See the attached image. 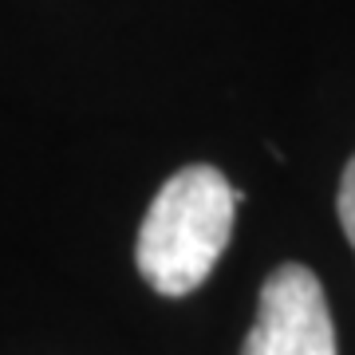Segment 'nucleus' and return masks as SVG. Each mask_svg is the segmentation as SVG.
Here are the masks:
<instances>
[{
	"instance_id": "f257e3e1",
	"label": "nucleus",
	"mask_w": 355,
	"mask_h": 355,
	"mask_svg": "<svg viewBox=\"0 0 355 355\" xmlns=\"http://www.w3.org/2000/svg\"><path fill=\"white\" fill-rule=\"evenodd\" d=\"M237 190L217 166L193 162L166 178L142 217L135 261L162 296L202 288L233 237Z\"/></svg>"
},
{
	"instance_id": "f03ea898",
	"label": "nucleus",
	"mask_w": 355,
	"mask_h": 355,
	"mask_svg": "<svg viewBox=\"0 0 355 355\" xmlns=\"http://www.w3.org/2000/svg\"><path fill=\"white\" fill-rule=\"evenodd\" d=\"M241 355H336L328 300L308 265H280L268 272Z\"/></svg>"
},
{
	"instance_id": "7ed1b4c3",
	"label": "nucleus",
	"mask_w": 355,
	"mask_h": 355,
	"mask_svg": "<svg viewBox=\"0 0 355 355\" xmlns=\"http://www.w3.org/2000/svg\"><path fill=\"white\" fill-rule=\"evenodd\" d=\"M336 209H340V225H343V233H347V241H352V249H355V158L347 162V170H343Z\"/></svg>"
}]
</instances>
